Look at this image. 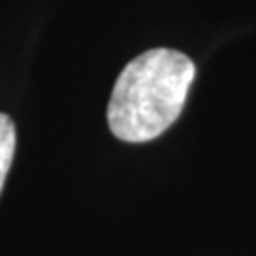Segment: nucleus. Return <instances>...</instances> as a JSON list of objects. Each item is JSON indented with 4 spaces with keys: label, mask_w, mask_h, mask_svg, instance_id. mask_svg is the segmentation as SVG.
Instances as JSON below:
<instances>
[{
    "label": "nucleus",
    "mask_w": 256,
    "mask_h": 256,
    "mask_svg": "<svg viewBox=\"0 0 256 256\" xmlns=\"http://www.w3.org/2000/svg\"><path fill=\"white\" fill-rule=\"evenodd\" d=\"M15 143H18L15 124L11 122L9 116L0 114V192H2L6 173H9L13 156H15Z\"/></svg>",
    "instance_id": "2"
},
{
    "label": "nucleus",
    "mask_w": 256,
    "mask_h": 256,
    "mask_svg": "<svg viewBox=\"0 0 256 256\" xmlns=\"http://www.w3.org/2000/svg\"><path fill=\"white\" fill-rule=\"evenodd\" d=\"M194 73V62L169 47H156L130 60L109 98L111 132L128 143L160 137L180 118Z\"/></svg>",
    "instance_id": "1"
}]
</instances>
